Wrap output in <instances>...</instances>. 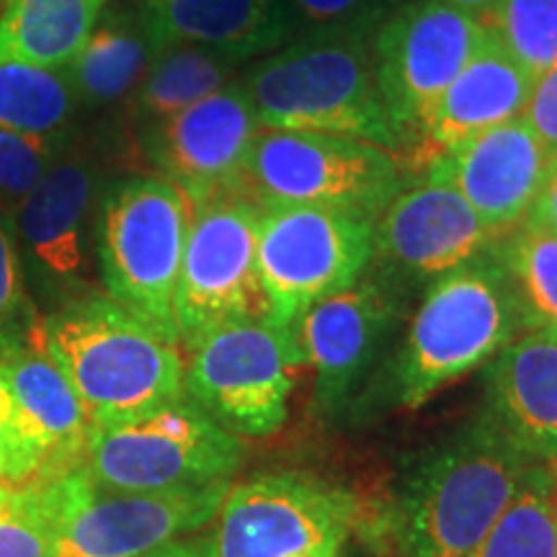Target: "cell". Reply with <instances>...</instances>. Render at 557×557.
I'll return each instance as SVG.
<instances>
[{
    "instance_id": "6da1fadb",
    "label": "cell",
    "mask_w": 557,
    "mask_h": 557,
    "mask_svg": "<svg viewBox=\"0 0 557 557\" xmlns=\"http://www.w3.org/2000/svg\"><path fill=\"white\" fill-rule=\"evenodd\" d=\"M534 465L485 410L429 444L395 487L389 527L398 557H470Z\"/></svg>"
},
{
    "instance_id": "7a4b0ae2",
    "label": "cell",
    "mask_w": 557,
    "mask_h": 557,
    "mask_svg": "<svg viewBox=\"0 0 557 557\" xmlns=\"http://www.w3.org/2000/svg\"><path fill=\"white\" fill-rule=\"evenodd\" d=\"M45 348L90 429L132 421L186 395L178 341L99 292L45 315Z\"/></svg>"
},
{
    "instance_id": "3957f363",
    "label": "cell",
    "mask_w": 557,
    "mask_h": 557,
    "mask_svg": "<svg viewBox=\"0 0 557 557\" xmlns=\"http://www.w3.org/2000/svg\"><path fill=\"white\" fill-rule=\"evenodd\" d=\"M521 333L517 295L493 248L429 284L400 346L380 369L382 393L393 406L421 408Z\"/></svg>"
},
{
    "instance_id": "277c9868",
    "label": "cell",
    "mask_w": 557,
    "mask_h": 557,
    "mask_svg": "<svg viewBox=\"0 0 557 557\" xmlns=\"http://www.w3.org/2000/svg\"><path fill=\"white\" fill-rule=\"evenodd\" d=\"M243 88L263 129L357 137L398 152L374 67L372 39L310 34L269 52Z\"/></svg>"
},
{
    "instance_id": "5b68a950",
    "label": "cell",
    "mask_w": 557,
    "mask_h": 557,
    "mask_svg": "<svg viewBox=\"0 0 557 557\" xmlns=\"http://www.w3.org/2000/svg\"><path fill=\"white\" fill-rule=\"evenodd\" d=\"M189 225L186 194L156 173L103 186L96 209V269L107 297L173 341V299Z\"/></svg>"
},
{
    "instance_id": "8992f818",
    "label": "cell",
    "mask_w": 557,
    "mask_h": 557,
    "mask_svg": "<svg viewBox=\"0 0 557 557\" xmlns=\"http://www.w3.org/2000/svg\"><path fill=\"white\" fill-rule=\"evenodd\" d=\"M243 462V438L184 395L132 421L90 429L83 468L109 491L171 493L230 483Z\"/></svg>"
},
{
    "instance_id": "52a82bcc",
    "label": "cell",
    "mask_w": 557,
    "mask_h": 557,
    "mask_svg": "<svg viewBox=\"0 0 557 557\" xmlns=\"http://www.w3.org/2000/svg\"><path fill=\"white\" fill-rule=\"evenodd\" d=\"M305 367L297 325L238 320L191 348L184 393L230 434L267 438L287 421L292 389Z\"/></svg>"
},
{
    "instance_id": "ba28073f",
    "label": "cell",
    "mask_w": 557,
    "mask_h": 557,
    "mask_svg": "<svg viewBox=\"0 0 557 557\" xmlns=\"http://www.w3.org/2000/svg\"><path fill=\"white\" fill-rule=\"evenodd\" d=\"M406 184L400 156L357 137L261 129L243 194L269 207H338L372 220Z\"/></svg>"
},
{
    "instance_id": "9c48e42d",
    "label": "cell",
    "mask_w": 557,
    "mask_h": 557,
    "mask_svg": "<svg viewBox=\"0 0 557 557\" xmlns=\"http://www.w3.org/2000/svg\"><path fill=\"white\" fill-rule=\"evenodd\" d=\"M263 207L248 194H222L191 207L181 259L173 318L181 351L230 323L267 318L259 278V225Z\"/></svg>"
},
{
    "instance_id": "30bf717a",
    "label": "cell",
    "mask_w": 557,
    "mask_h": 557,
    "mask_svg": "<svg viewBox=\"0 0 557 557\" xmlns=\"http://www.w3.org/2000/svg\"><path fill=\"white\" fill-rule=\"evenodd\" d=\"M372 230L354 209H263L256 256L271 323L297 325L320 299L357 284L372 263Z\"/></svg>"
},
{
    "instance_id": "8fae6325",
    "label": "cell",
    "mask_w": 557,
    "mask_h": 557,
    "mask_svg": "<svg viewBox=\"0 0 557 557\" xmlns=\"http://www.w3.org/2000/svg\"><path fill=\"white\" fill-rule=\"evenodd\" d=\"M101 169L86 148L70 145L16 209V240L26 284L45 315L94 295L96 209Z\"/></svg>"
},
{
    "instance_id": "7c38bea8",
    "label": "cell",
    "mask_w": 557,
    "mask_h": 557,
    "mask_svg": "<svg viewBox=\"0 0 557 557\" xmlns=\"http://www.w3.org/2000/svg\"><path fill=\"white\" fill-rule=\"evenodd\" d=\"M346 487L302 472L230 485L212 521L218 557H344L357 527Z\"/></svg>"
},
{
    "instance_id": "4fadbf2b",
    "label": "cell",
    "mask_w": 557,
    "mask_h": 557,
    "mask_svg": "<svg viewBox=\"0 0 557 557\" xmlns=\"http://www.w3.org/2000/svg\"><path fill=\"white\" fill-rule=\"evenodd\" d=\"M230 483L171 493H124L96 485L86 468L54 480L52 557H145L212 527Z\"/></svg>"
},
{
    "instance_id": "5bb4252c",
    "label": "cell",
    "mask_w": 557,
    "mask_h": 557,
    "mask_svg": "<svg viewBox=\"0 0 557 557\" xmlns=\"http://www.w3.org/2000/svg\"><path fill=\"white\" fill-rule=\"evenodd\" d=\"M485 34L483 21L438 0L400 5L374 32V67L400 148H421L431 111L483 45Z\"/></svg>"
},
{
    "instance_id": "9a60e30c",
    "label": "cell",
    "mask_w": 557,
    "mask_h": 557,
    "mask_svg": "<svg viewBox=\"0 0 557 557\" xmlns=\"http://www.w3.org/2000/svg\"><path fill=\"white\" fill-rule=\"evenodd\" d=\"M403 289L377 271L320 299L297 320L305 361L315 372L318 413L338 421L377 380L403 318Z\"/></svg>"
},
{
    "instance_id": "2e32d148",
    "label": "cell",
    "mask_w": 557,
    "mask_h": 557,
    "mask_svg": "<svg viewBox=\"0 0 557 557\" xmlns=\"http://www.w3.org/2000/svg\"><path fill=\"white\" fill-rule=\"evenodd\" d=\"M500 235L449 181L423 171L403 184L374 220L369 267L400 289L431 284L496 248Z\"/></svg>"
},
{
    "instance_id": "e0dca14e",
    "label": "cell",
    "mask_w": 557,
    "mask_h": 557,
    "mask_svg": "<svg viewBox=\"0 0 557 557\" xmlns=\"http://www.w3.org/2000/svg\"><path fill=\"white\" fill-rule=\"evenodd\" d=\"M261 129L243 83H227L169 120L139 129V143L156 176L178 186L194 207L243 191L248 156Z\"/></svg>"
},
{
    "instance_id": "ac0fdd59",
    "label": "cell",
    "mask_w": 557,
    "mask_h": 557,
    "mask_svg": "<svg viewBox=\"0 0 557 557\" xmlns=\"http://www.w3.org/2000/svg\"><path fill=\"white\" fill-rule=\"evenodd\" d=\"M555 160L537 132L519 116L436 152L426 171L449 181L485 225L508 233L529 218Z\"/></svg>"
},
{
    "instance_id": "d6986e66",
    "label": "cell",
    "mask_w": 557,
    "mask_h": 557,
    "mask_svg": "<svg viewBox=\"0 0 557 557\" xmlns=\"http://www.w3.org/2000/svg\"><path fill=\"white\" fill-rule=\"evenodd\" d=\"M11 393L26 485L54 483L86 465L90 421L45 348V338L0 359Z\"/></svg>"
},
{
    "instance_id": "ffe728a7",
    "label": "cell",
    "mask_w": 557,
    "mask_h": 557,
    "mask_svg": "<svg viewBox=\"0 0 557 557\" xmlns=\"http://www.w3.org/2000/svg\"><path fill=\"white\" fill-rule=\"evenodd\" d=\"M485 416L521 455L557 462V336L527 331L483 367Z\"/></svg>"
},
{
    "instance_id": "44dd1931",
    "label": "cell",
    "mask_w": 557,
    "mask_h": 557,
    "mask_svg": "<svg viewBox=\"0 0 557 557\" xmlns=\"http://www.w3.org/2000/svg\"><path fill=\"white\" fill-rule=\"evenodd\" d=\"M532 88L534 75L487 26L483 45L431 111L421 139L423 160L429 163L436 152L524 116Z\"/></svg>"
},
{
    "instance_id": "7402d4cb",
    "label": "cell",
    "mask_w": 557,
    "mask_h": 557,
    "mask_svg": "<svg viewBox=\"0 0 557 557\" xmlns=\"http://www.w3.org/2000/svg\"><path fill=\"white\" fill-rule=\"evenodd\" d=\"M158 47L201 45L240 62L292 37L282 0H139Z\"/></svg>"
},
{
    "instance_id": "603a6c76",
    "label": "cell",
    "mask_w": 557,
    "mask_h": 557,
    "mask_svg": "<svg viewBox=\"0 0 557 557\" xmlns=\"http://www.w3.org/2000/svg\"><path fill=\"white\" fill-rule=\"evenodd\" d=\"M158 52L143 5L103 9L83 50L65 67L81 109L99 111L129 101Z\"/></svg>"
},
{
    "instance_id": "cb8c5ba5",
    "label": "cell",
    "mask_w": 557,
    "mask_h": 557,
    "mask_svg": "<svg viewBox=\"0 0 557 557\" xmlns=\"http://www.w3.org/2000/svg\"><path fill=\"white\" fill-rule=\"evenodd\" d=\"M107 0H3L0 60L65 70L83 50Z\"/></svg>"
},
{
    "instance_id": "d4e9b609",
    "label": "cell",
    "mask_w": 557,
    "mask_h": 557,
    "mask_svg": "<svg viewBox=\"0 0 557 557\" xmlns=\"http://www.w3.org/2000/svg\"><path fill=\"white\" fill-rule=\"evenodd\" d=\"M238 58L201 45H169L152 60L139 88L132 96V120L137 129L169 120L209 94L227 86Z\"/></svg>"
},
{
    "instance_id": "484cf974",
    "label": "cell",
    "mask_w": 557,
    "mask_h": 557,
    "mask_svg": "<svg viewBox=\"0 0 557 557\" xmlns=\"http://www.w3.org/2000/svg\"><path fill=\"white\" fill-rule=\"evenodd\" d=\"M496 253L511 278L527 331L557 336V233L534 220H521L500 235Z\"/></svg>"
},
{
    "instance_id": "4316f807",
    "label": "cell",
    "mask_w": 557,
    "mask_h": 557,
    "mask_svg": "<svg viewBox=\"0 0 557 557\" xmlns=\"http://www.w3.org/2000/svg\"><path fill=\"white\" fill-rule=\"evenodd\" d=\"M470 557H557V462L534 465Z\"/></svg>"
},
{
    "instance_id": "83f0119b",
    "label": "cell",
    "mask_w": 557,
    "mask_h": 557,
    "mask_svg": "<svg viewBox=\"0 0 557 557\" xmlns=\"http://www.w3.org/2000/svg\"><path fill=\"white\" fill-rule=\"evenodd\" d=\"M78 109L81 103L65 70L0 60V127L60 135L70 132Z\"/></svg>"
},
{
    "instance_id": "f1b7e54d",
    "label": "cell",
    "mask_w": 557,
    "mask_h": 557,
    "mask_svg": "<svg viewBox=\"0 0 557 557\" xmlns=\"http://www.w3.org/2000/svg\"><path fill=\"white\" fill-rule=\"evenodd\" d=\"M54 483H0V557H52Z\"/></svg>"
},
{
    "instance_id": "f546056e",
    "label": "cell",
    "mask_w": 557,
    "mask_h": 557,
    "mask_svg": "<svg viewBox=\"0 0 557 557\" xmlns=\"http://www.w3.org/2000/svg\"><path fill=\"white\" fill-rule=\"evenodd\" d=\"M45 338V312L34 302L21 263L16 225L0 212V359Z\"/></svg>"
},
{
    "instance_id": "4dcf8cb0",
    "label": "cell",
    "mask_w": 557,
    "mask_h": 557,
    "mask_svg": "<svg viewBox=\"0 0 557 557\" xmlns=\"http://www.w3.org/2000/svg\"><path fill=\"white\" fill-rule=\"evenodd\" d=\"M487 26L534 78L557 62V0H498Z\"/></svg>"
},
{
    "instance_id": "1f68e13d",
    "label": "cell",
    "mask_w": 557,
    "mask_h": 557,
    "mask_svg": "<svg viewBox=\"0 0 557 557\" xmlns=\"http://www.w3.org/2000/svg\"><path fill=\"white\" fill-rule=\"evenodd\" d=\"M73 135H32L0 127V212L16 218L21 201L29 197L41 176L52 169Z\"/></svg>"
},
{
    "instance_id": "d6a6232c",
    "label": "cell",
    "mask_w": 557,
    "mask_h": 557,
    "mask_svg": "<svg viewBox=\"0 0 557 557\" xmlns=\"http://www.w3.org/2000/svg\"><path fill=\"white\" fill-rule=\"evenodd\" d=\"M289 29L299 37L341 34L372 39L398 9V0H282Z\"/></svg>"
},
{
    "instance_id": "836d02e7",
    "label": "cell",
    "mask_w": 557,
    "mask_h": 557,
    "mask_svg": "<svg viewBox=\"0 0 557 557\" xmlns=\"http://www.w3.org/2000/svg\"><path fill=\"white\" fill-rule=\"evenodd\" d=\"M524 120L557 158V62L534 78Z\"/></svg>"
},
{
    "instance_id": "e575fe53",
    "label": "cell",
    "mask_w": 557,
    "mask_h": 557,
    "mask_svg": "<svg viewBox=\"0 0 557 557\" xmlns=\"http://www.w3.org/2000/svg\"><path fill=\"white\" fill-rule=\"evenodd\" d=\"M0 483L26 485L24 459H21L16 421H13L11 393L5 387L3 374H0Z\"/></svg>"
},
{
    "instance_id": "d590c367",
    "label": "cell",
    "mask_w": 557,
    "mask_h": 557,
    "mask_svg": "<svg viewBox=\"0 0 557 557\" xmlns=\"http://www.w3.org/2000/svg\"><path fill=\"white\" fill-rule=\"evenodd\" d=\"M145 557H218V549H214V534L212 529L209 532H194L186 534V537L173 540L169 545L152 549Z\"/></svg>"
},
{
    "instance_id": "8d00e7d4",
    "label": "cell",
    "mask_w": 557,
    "mask_h": 557,
    "mask_svg": "<svg viewBox=\"0 0 557 557\" xmlns=\"http://www.w3.org/2000/svg\"><path fill=\"white\" fill-rule=\"evenodd\" d=\"M529 220L542 222V225H547L549 230H555L557 233V160H555L553 171H549L545 189L540 191L532 212H529Z\"/></svg>"
},
{
    "instance_id": "74e56055",
    "label": "cell",
    "mask_w": 557,
    "mask_h": 557,
    "mask_svg": "<svg viewBox=\"0 0 557 557\" xmlns=\"http://www.w3.org/2000/svg\"><path fill=\"white\" fill-rule=\"evenodd\" d=\"M438 3L451 5V9L468 13V16L487 24V18H491L493 11H496L498 0H438Z\"/></svg>"
}]
</instances>
